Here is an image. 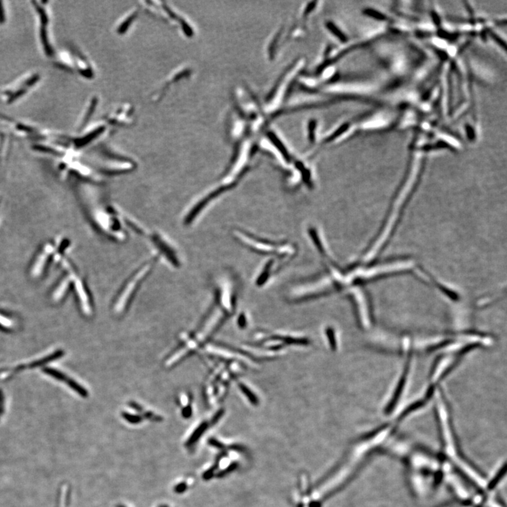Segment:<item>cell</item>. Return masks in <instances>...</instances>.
<instances>
[{
  "instance_id": "1",
  "label": "cell",
  "mask_w": 507,
  "mask_h": 507,
  "mask_svg": "<svg viewBox=\"0 0 507 507\" xmlns=\"http://www.w3.org/2000/svg\"><path fill=\"white\" fill-rule=\"evenodd\" d=\"M145 237L148 238L151 246L154 249L157 260H161L173 268L182 265V258L177 246L168 236L159 231L147 232Z\"/></svg>"
},
{
  "instance_id": "2",
  "label": "cell",
  "mask_w": 507,
  "mask_h": 507,
  "mask_svg": "<svg viewBox=\"0 0 507 507\" xmlns=\"http://www.w3.org/2000/svg\"><path fill=\"white\" fill-rule=\"evenodd\" d=\"M37 11L41 16L42 21V29H41V38L42 41H43V45H44L45 50L47 54H52V50H50V45L48 44V41H47V33H46V25L47 23V17L46 14L44 10L41 7H37Z\"/></svg>"
},
{
  "instance_id": "3",
  "label": "cell",
  "mask_w": 507,
  "mask_h": 507,
  "mask_svg": "<svg viewBox=\"0 0 507 507\" xmlns=\"http://www.w3.org/2000/svg\"><path fill=\"white\" fill-rule=\"evenodd\" d=\"M207 422H202L201 424L199 425V426L197 427L196 430H194V432L192 433V434L191 435L190 438H189L188 440V441H187L186 443H185V446L189 447V446H193V444H196V442L200 440V438H201L202 435L204 434V433L205 432L206 430H207Z\"/></svg>"
},
{
  "instance_id": "4",
  "label": "cell",
  "mask_w": 507,
  "mask_h": 507,
  "mask_svg": "<svg viewBox=\"0 0 507 507\" xmlns=\"http://www.w3.org/2000/svg\"><path fill=\"white\" fill-rule=\"evenodd\" d=\"M63 352L61 351V350H60V351L56 352V353L52 354V355L42 359L41 360H38L35 361V362L32 363V364L29 365V367L30 368H35V367H38L40 366H42V365L47 364V363L50 362V361L54 360V359L60 358V357H61L62 356H63Z\"/></svg>"
},
{
  "instance_id": "5",
  "label": "cell",
  "mask_w": 507,
  "mask_h": 507,
  "mask_svg": "<svg viewBox=\"0 0 507 507\" xmlns=\"http://www.w3.org/2000/svg\"><path fill=\"white\" fill-rule=\"evenodd\" d=\"M66 383H67L72 389H74L76 393L80 394L81 396L84 397L88 396V393H87L86 389L83 388V387H81L80 385H79V384H77L76 382H75L74 380L68 378V379L66 380Z\"/></svg>"
},
{
  "instance_id": "6",
  "label": "cell",
  "mask_w": 507,
  "mask_h": 507,
  "mask_svg": "<svg viewBox=\"0 0 507 507\" xmlns=\"http://www.w3.org/2000/svg\"><path fill=\"white\" fill-rule=\"evenodd\" d=\"M43 372L46 373V374H48V375L55 378L56 379L62 380V381L66 382V380L68 379V378L66 377V376H64L63 374L58 372V371L52 369V368H45V369L43 370Z\"/></svg>"
},
{
  "instance_id": "7",
  "label": "cell",
  "mask_w": 507,
  "mask_h": 507,
  "mask_svg": "<svg viewBox=\"0 0 507 507\" xmlns=\"http://www.w3.org/2000/svg\"><path fill=\"white\" fill-rule=\"evenodd\" d=\"M122 416L127 421L129 422L132 424H138L143 421V418L138 415H133L128 413H123Z\"/></svg>"
},
{
  "instance_id": "8",
  "label": "cell",
  "mask_w": 507,
  "mask_h": 507,
  "mask_svg": "<svg viewBox=\"0 0 507 507\" xmlns=\"http://www.w3.org/2000/svg\"><path fill=\"white\" fill-rule=\"evenodd\" d=\"M216 462L217 463H216L215 465H213L211 468L206 471V472L204 473V474L202 475V478H203L204 480H209L211 479L213 476H215L216 471H217V469L219 468V461H216Z\"/></svg>"
},
{
  "instance_id": "9",
  "label": "cell",
  "mask_w": 507,
  "mask_h": 507,
  "mask_svg": "<svg viewBox=\"0 0 507 507\" xmlns=\"http://www.w3.org/2000/svg\"><path fill=\"white\" fill-rule=\"evenodd\" d=\"M188 490V485L186 482H182L177 484L173 488V491L177 494H183Z\"/></svg>"
},
{
  "instance_id": "10",
  "label": "cell",
  "mask_w": 507,
  "mask_h": 507,
  "mask_svg": "<svg viewBox=\"0 0 507 507\" xmlns=\"http://www.w3.org/2000/svg\"><path fill=\"white\" fill-rule=\"evenodd\" d=\"M208 443H209L211 446H215L216 448H218V449H223V448L225 447L224 444L221 443V442H219V440H217V439L215 438H210L209 440H208Z\"/></svg>"
},
{
  "instance_id": "11",
  "label": "cell",
  "mask_w": 507,
  "mask_h": 507,
  "mask_svg": "<svg viewBox=\"0 0 507 507\" xmlns=\"http://www.w3.org/2000/svg\"><path fill=\"white\" fill-rule=\"evenodd\" d=\"M192 408H191L190 406H186V407L183 408L182 414L185 419H189L191 415H192Z\"/></svg>"
},
{
  "instance_id": "12",
  "label": "cell",
  "mask_w": 507,
  "mask_h": 507,
  "mask_svg": "<svg viewBox=\"0 0 507 507\" xmlns=\"http://www.w3.org/2000/svg\"><path fill=\"white\" fill-rule=\"evenodd\" d=\"M4 22H5V15H4L3 5L0 2V24H3Z\"/></svg>"
},
{
  "instance_id": "13",
  "label": "cell",
  "mask_w": 507,
  "mask_h": 507,
  "mask_svg": "<svg viewBox=\"0 0 507 507\" xmlns=\"http://www.w3.org/2000/svg\"><path fill=\"white\" fill-rule=\"evenodd\" d=\"M3 403H4L3 393V392L0 391V414H1L2 411H3Z\"/></svg>"
},
{
  "instance_id": "14",
  "label": "cell",
  "mask_w": 507,
  "mask_h": 507,
  "mask_svg": "<svg viewBox=\"0 0 507 507\" xmlns=\"http://www.w3.org/2000/svg\"><path fill=\"white\" fill-rule=\"evenodd\" d=\"M159 507H168V505H161V506Z\"/></svg>"
},
{
  "instance_id": "15",
  "label": "cell",
  "mask_w": 507,
  "mask_h": 507,
  "mask_svg": "<svg viewBox=\"0 0 507 507\" xmlns=\"http://www.w3.org/2000/svg\"><path fill=\"white\" fill-rule=\"evenodd\" d=\"M116 507H126V506H124V505H118V506H116Z\"/></svg>"
}]
</instances>
